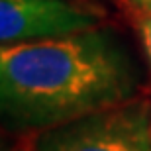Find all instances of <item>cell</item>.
Segmentation results:
<instances>
[{
  "label": "cell",
  "instance_id": "6da1fadb",
  "mask_svg": "<svg viewBox=\"0 0 151 151\" xmlns=\"http://www.w3.org/2000/svg\"><path fill=\"white\" fill-rule=\"evenodd\" d=\"M137 90L132 59L110 29H90L0 51L2 114L26 129H49L126 104Z\"/></svg>",
  "mask_w": 151,
  "mask_h": 151
},
{
  "label": "cell",
  "instance_id": "7a4b0ae2",
  "mask_svg": "<svg viewBox=\"0 0 151 151\" xmlns=\"http://www.w3.org/2000/svg\"><path fill=\"white\" fill-rule=\"evenodd\" d=\"M35 151H151L147 104L129 100L43 129Z\"/></svg>",
  "mask_w": 151,
  "mask_h": 151
},
{
  "label": "cell",
  "instance_id": "3957f363",
  "mask_svg": "<svg viewBox=\"0 0 151 151\" xmlns=\"http://www.w3.org/2000/svg\"><path fill=\"white\" fill-rule=\"evenodd\" d=\"M98 26L100 16L73 0H0L2 47L67 37Z\"/></svg>",
  "mask_w": 151,
  "mask_h": 151
},
{
  "label": "cell",
  "instance_id": "277c9868",
  "mask_svg": "<svg viewBox=\"0 0 151 151\" xmlns=\"http://www.w3.org/2000/svg\"><path fill=\"white\" fill-rule=\"evenodd\" d=\"M139 29H141L143 47H145V53H147V57H149V63H151V10H149V12H141Z\"/></svg>",
  "mask_w": 151,
  "mask_h": 151
},
{
  "label": "cell",
  "instance_id": "5b68a950",
  "mask_svg": "<svg viewBox=\"0 0 151 151\" xmlns=\"http://www.w3.org/2000/svg\"><path fill=\"white\" fill-rule=\"evenodd\" d=\"M129 4L134 6L139 14L141 12H149L151 10V0H129Z\"/></svg>",
  "mask_w": 151,
  "mask_h": 151
}]
</instances>
